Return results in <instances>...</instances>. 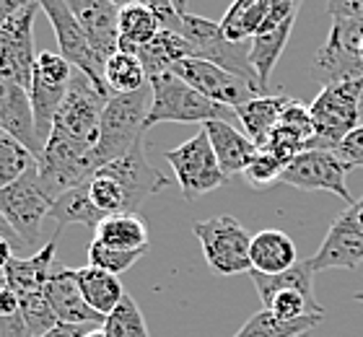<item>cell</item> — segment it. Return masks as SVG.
I'll use <instances>...</instances> for the list:
<instances>
[{
	"instance_id": "836d02e7",
	"label": "cell",
	"mask_w": 363,
	"mask_h": 337,
	"mask_svg": "<svg viewBox=\"0 0 363 337\" xmlns=\"http://www.w3.org/2000/svg\"><path fill=\"white\" fill-rule=\"evenodd\" d=\"M21 319L29 327L31 337L47 335L55 324L60 322L57 314L52 311V306H50V301L45 299V293H26V296H21Z\"/></svg>"
},
{
	"instance_id": "4fadbf2b",
	"label": "cell",
	"mask_w": 363,
	"mask_h": 337,
	"mask_svg": "<svg viewBox=\"0 0 363 337\" xmlns=\"http://www.w3.org/2000/svg\"><path fill=\"white\" fill-rule=\"evenodd\" d=\"M172 73L179 75L184 83H189L197 94H203L205 99H211V101H216L220 106H228V109H236V106H242L259 96L244 78L228 73L220 65L200 60V57L179 60L172 67Z\"/></svg>"
},
{
	"instance_id": "f546056e",
	"label": "cell",
	"mask_w": 363,
	"mask_h": 337,
	"mask_svg": "<svg viewBox=\"0 0 363 337\" xmlns=\"http://www.w3.org/2000/svg\"><path fill=\"white\" fill-rule=\"evenodd\" d=\"M267 0H234L220 18V31L228 42H252L265 21Z\"/></svg>"
},
{
	"instance_id": "6da1fadb",
	"label": "cell",
	"mask_w": 363,
	"mask_h": 337,
	"mask_svg": "<svg viewBox=\"0 0 363 337\" xmlns=\"http://www.w3.org/2000/svg\"><path fill=\"white\" fill-rule=\"evenodd\" d=\"M151 86V109L145 117V130H151L159 122H182V125H192V122H211V120H226L228 106H220L203 94H197L189 83H184L179 75L172 70H164L159 75L148 78Z\"/></svg>"
},
{
	"instance_id": "f907efd6",
	"label": "cell",
	"mask_w": 363,
	"mask_h": 337,
	"mask_svg": "<svg viewBox=\"0 0 363 337\" xmlns=\"http://www.w3.org/2000/svg\"><path fill=\"white\" fill-rule=\"evenodd\" d=\"M0 283H3V275H0Z\"/></svg>"
},
{
	"instance_id": "e575fe53",
	"label": "cell",
	"mask_w": 363,
	"mask_h": 337,
	"mask_svg": "<svg viewBox=\"0 0 363 337\" xmlns=\"http://www.w3.org/2000/svg\"><path fill=\"white\" fill-rule=\"evenodd\" d=\"M140 257H145V252H117V249L104 247V244L96 239L89 244V265L91 267L104 270V272L117 275V277L125 275Z\"/></svg>"
},
{
	"instance_id": "74e56055",
	"label": "cell",
	"mask_w": 363,
	"mask_h": 337,
	"mask_svg": "<svg viewBox=\"0 0 363 337\" xmlns=\"http://www.w3.org/2000/svg\"><path fill=\"white\" fill-rule=\"evenodd\" d=\"M333 153L340 158L342 164H348L350 169L363 166V125H358L353 133L345 135V138L333 148Z\"/></svg>"
},
{
	"instance_id": "f1b7e54d",
	"label": "cell",
	"mask_w": 363,
	"mask_h": 337,
	"mask_svg": "<svg viewBox=\"0 0 363 337\" xmlns=\"http://www.w3.org/2000/svg\"><path fill=\"white\" fill-rule=\"evenodd\" d=\"M325 316H303V319H278L267 309L250 316L244 327H239L234 337H306L311 330H317Z\"/></svg>"
},
{
	"instance_id": "9a60e30c",
	"label": "cell",
	"mask_w": 363,
	"mask_h": 337,
	"mask_svg": "<svg viewBox=\"0 0 363 337\" xmlns=\"http://www.w3.org/2000/svg\"><path fill=\"white\" fill-rule=\"evenodd\" d=\"M96 172L112 177L120 184L122 192H125V200H128V213H138L148 197L161 192L169 184L167 177L153 164H148L143 140H138L128 156L114 158V161L104 164L101 169H96Z\"/></svg>"
},
{
	"instance_id": "8992f818",
	"label": "cell",
	"mask_w": 363,
	"mask_h": 337,
	"mask_svg": "<svg viewBox=\"0 0 363 337\" xmlns=\"http://www.w3.org/2000/svg\"><path fill=\"white\" fill-rule=\"evenodd\" d=\"M192 233L203 247L205 263L216 275L228 277L252 270V236L234 216H216L208 221H197V223H192Z\"/></svg>"
},
{
	"instance_id": "603a6c76",
	"label": "cell",
	"mask_w": 363,
	"mask_h": 337,
	"mask_svg": "<svg viewBox=\"0 0 363 337\" xmlns=\"http://www.w3.org/2000/svg\"><path fill=\"white\" fill-rule=\"evenodd\" d=\"M104 247L117 249V252H148V226L138 213H122V216H109L94 228Z\"/></svg>"
},
{
	"instance_id": "30bf717a",
	"label": "cell",
	"mask_w": 363,
	"mask_h": 337,
	"mask_svg": "<svg viewBox=\"0 0 363 337\" xmlns=\"http://www.w3.org/2000/svg\"><path fill=\"white\" fill-rule=\"evenodd\" d=\"M361 42L363 23L350 21V18H333L325 45L319 47L314 57V73L319 75V81L335 83L363 78Z\"/></svg>"
},
{
	"instance_id": "52a82bcc",
	"label": "cell",
	"mask_w": 363,
	"mask_h": 337,
	"mask_svg": "<svg viewBox=\"0 0 363 337\" xmlns=\"http://www.w3.org/2000/svg\"><path fill=\"white\" fill-rule=\"evenodd\" d=\"M164 158L174 169L182 195L187 200H197L200 195H208L213 189L223 187L228 179L226 174L220 172L218 158L213 153V145L208 140L205 130L192 135L189 140H184L177 148L167 150Z\"/></svg>"
},
{
	"instance_id": "5bb4252c",
	"label": "cell",
	"mask_w": 363,
	"mask_h": 337,
	"mask_svg": "<svg viewBox=\"0 0 363 337\" xmlns=\"http://www.w3.org/2000/svg\"><path fill=\"white\" fill-rule=\"evenodd\" d=\"M363 263V226L358 218L356 202L348 205L330 226L317 255L309 257L314 272L325 270H356Z\"/></svg>"
},
{
	"instance_id": "f6af8a7d",
	"label": "cell",
	"mask_w": 363,
	"mask_h": 337,
	"mask_svg": "<svg viewBox=\"0 0 363 337\" xmlns=\"http://www.w3.org/2000/svg\"><path fill=\"white\" fill-rule=\"evenodd\" d=\"M172 3H174L177 13H179V16H184V13H187V0H172Z\"/></svg>"
},
{
	"instance_id": "2e32d148",
	"label": "cell",
	"mask_w": 363,
	"mask_h": 337,
	"mask_svg": "<svg viewBox=\"0 0 363 337\" xmlns=\"http://www.w3.org/2000/svg\"><path fill=\"white\" fill-rule=\"evenodd\" d=\"M81 23L96 60L104 65L114 53H120V8L109 0H65Z\"/></svg>"
},
{
	"instance_id": "ab89813d",
	"label": "cell",
	"mask_w": 363,
	"mask_h": 337,
	"mask_svg": "<svg viewBox=\"0 0 363 337\" xmlns=\"http://www.w3.org/2000/svg\"><path fill=\"white\" fill-rule=\"evenodd\" d=\"M327 13L333 18H350L363 23V0H327Z\"/></svg>"
},
{
	"instance_id": "7a4b0ae2",
	"label": "cell",
	"mask_w": 363,
	"mask_h": 337,
	"mask_svg": "<svg viewBox=\"0 0 363 337\" xmlns=\"http://www.w3.org/2000/svg\"><path fill=\"white\" fill-rule=\"evenodd\" d=\"M361 96L363 78L335 81L322 86V91L309 106L311 122H314L311 148L333 150L345 135L361 125Z\"/></svg>"
},
{
	"instance_id": "1f68e13d",
	"label": "cell",
	"mask_w": 363,
	"mask_h": 337,
	"mask_svg": "<svg viewBox=\"0 0 363 337\" xmlns=\"http://www.w3.org/2000/svg\"><path fill=\"white\" fill-rule=\"evenodd\" d=\"M34 164H37V158L26 145L13 140L11 135L0 133V189L11 187L16 179H21Z\"/></svg>"
},
{
	"instance_id": "ffe728a7",
	"label": "cell",
	"mask_w": 363,
	"mask_h": 337,
	"mask_svg": "<svg viewBox=\"0 0 363 337\" xmlns=\"http://www.w3.org/2000/svg\"><path fill=\"white\" fill-rule=\"evenodd\" d=\"M55 252H57V233L47 241L45 247L34 252L31 257H13L11 263L3 270V280H6L8 288H13L18 296H26V293H42L45 291L47 280L55 270Z\"/></svg>"
},
{
	"instance_id": "d4e9b609",
	"label": "cell",
	"mask_w": 363,
	"mask_h": 337,
	"mask_svg": "<svg viewBox=\"0 0 363 337\" xmlns=\"http://www.w3.org/2000/svg\"><path fill=\"white\" fill-rule=\"evenodd\" d=\"M76 280H78V288H81V296L86 299L96 314L106 316L112 314L114 309L120 306V301L125 299V288H122L120 277L117 275H109L104 270L99 267H91V265H84V267L76 270Z\"/></svg>"
},
{
	"instance_id": "5b68a950",
	"label": "cell",
	"mask_w": 363,
	"mask_h": 337,
	"mask_svg": "<svg viewBox=\"0 0 363 337\" xmlns=\"http://www.w3.org/2000/svg\"><path fill=\"white\" fill-rule=\"evenodd\" d=\"M55 197L47 192V187L39 179L37 164L16 179L11 187L0 189V218L8 223V228L16 233V239L34 247L42 236V221L50 216Z\"/></svg>"
},
{
	"instance_id": "d590c367",
	"label": "cell",
	"mask_w": 363,
	"mask_h": 337,
	"mask_svg": "<svg viewBox=\"0 0 363 337\" xmlns=\"http://www.w3.org/2000/svg\"><path fill=\"white\" fill-rule=\"evenodd\" d=\"M286 166H288L286 161H280L275 153L259 148V153L255 156V161L247 166L244 179H247V184H252L255 189H267V187H272V184H278V182L283 179Z\"/></svg>"
},
{
	"instance_id": "3957f363",
	"label": "cell",
	"mask_w": 363,
	"mask_h": 337,
	"mask_svg": "<svg viewBox=\"0 0 363 337\" xmlns=\"http://www.w3.org/2000/svg\"><path fill=\"white\" fill-rule=\"evenodd\" d=\"M151 101L145 99V89L135 94H112L101 114L99 140L94 148L99 169L114 158L128 156L138 140H143L145 117H148Z\"/></svg>"
},
{
	"instance_id": "681fc988",
	"label": "cell",
	"mask_w": 363,
	"mask_h": 337,
	"mask_svg": "<svg viewBox=\"0 0 363 337\" xmlns=\"http://www.w3.org/2000/svg\"><path fill=\"white\" fill-rule=\"evenodd\" d=\"M361 60H363V42H361Z\"/></svg>"
},
{
	"instance_id": "4316f807",
	"label": "cell",
	"mask_w": 363,
	"mask_h": 337,
	"mask_svg": "<svg viewBox=\"0 0 363 337\" xmlns=\"http://www.w3.org/2000/svg\"><path fill=\"white\" fill-rule=\"evenodd\" d=\"M294 23L296 21H288L275 31L257 34V37L250 42V65L255 67L257 81H259V89H262V94H265V96H267V86H270V75H272V70H275V65H278L283 50H286L288 39H291Z\"/></svg>"
},
{
	"instance_id": "4dcf8cb0",
	"label": "cell",
	"mask_w": 363,
	"mask_h": 337,
	"mask_svg": "<svg viewBox=\"0 0 363 337\" xmlns=\"http://www.w3.org/2000/svg\"><path fill=\"white\" fill-rule=\"evenodd\" d=\"M145 67L140 57L133 53H114L104 62V83L112 94H135L145 89Z\"/></svg>"
},
{
	"instance_id": "8fae6325",
	"label": "cell",
	"mask_w": 363,
	"mask_h": 337,
	"mask_svg": "<svg viewBox=\"0 0 363 337\" xmlns=\"http://www.w3.org/2000/svg\"><path fill=\"white\" fill-rule=\"evenodd\" d=\"M39 8L50 18V23H52L62 57L76 67L78 73H84L101 94H112L104 83V65L96 60V55L91 50L89 39H86L84 29L76 21V16L68 8V3L65 0H39Z\"/></svg>"
},
{
	"instance_id": "b9f144b4",
	"label": "cell",
	"mask_w": 363,
	"mask_h": 337,
	"mask_svg": "<svg viewBox=\"0 0 363 337\" xmlns=\"http://www.w3.org/2000/svg\"><path fill=\"white\" fill-rule=\"evenodd\" d=\"M89 324H68V322H57L52 330L42 337H86L89 335Z\"/></svg>"
},
{
	"instance_id": "7dc6e473",
	"label": "cell",
	"mask_w": 363,
	"mask_h": 337,
	"mask_svg": "<svg viewBox=\"0 0 363 337\" xmlns=\"http://www.w3.org/2000/svg\"><path fill=\"white\" fill-rule=\"evenodd\" d=\"M356 208H358V218H361V226H363V197L356 200Z\"/></svg>"
},
{
	"instance_id": "ac0fdd59",
	"label": "cell",
	"mask_w": 363,
	"mask_h": 337,
	"mask_svg": "<svg viewBox=\"0 0 363 337\" xmlns=\"http://www.w3.org/2000/svg\"><path fill=\"white\" fill-rule=\"evenodd\" d=\"M42 293H45V299L50 301V306H52V311L57 314L60 322L89 324V327L101 324V327H104V316L96 314V311L86 304L84 296H81V288H78V280H76V270L55 267Z\"/></svg>"
},
{
	"instance_id": "ee69618b",
	"label": "cell",
	"mask_w": 363,
	"mask_h": 337,
	"mask_svg": "<svg viewBox=\"0 0 363 337\" xmlns=\"http://www.w3.org/2000/svg\"><path fill=\"white\" fill-rule=\"evenodd\" d=\"M13 244H16V241L6 239V236H0V275H3L6 265L13 260Z\"/></svg>"
},
{
	"instance_id": "cb8c5ba5",
	"label": "cell",
	"mask_w": 363,
	"mask_h": 337,
	"mask_svg": "<svg viewBox=\"0 0 363 337\" xmlns=\"http://www.w3.org/2000/svg\"><path fill=\"white\" fill-rule=\"evenodd\" d=\"M117 29H120V53L138 55L159 37L161 21L153 8L143 6V3H130V6L120 8Z\"/></svg>"
},
{
	"instance_id": "d6a6232c",
	"label": "cell",
	"mask_w": 363,
	"mask_h": 337,
	"mask_svg": "<svg viewBox=\"0 0 363 337\" xmlns=\"http://www.w3.org/2000/svg\"><path fill=\"white\" fill-rule=\"evenodd\" d=\"M104 332L109 337H151L143 311H140V306L133 301L130 293H125V299L120 301V306L104 319Z\"/></svg>"
},
{
	"instance_id": "bcb514c9",
	"label": "cell",
	"mask_w": 363,
	"mask_h": 337,
	"mask_svg": "<svg viewBox=\"0 0 363 337\" xmlns=\"http://www.w3.org/2000/svg\"><path fill=\"white\" fill-rule=\"evenodd\" d=\"M86 337H109V335H106V332H104V327H99V330H91Z\"/></svg>"
},
{
	"instance_id": "e0dca14e",
	"label": "cell",
	"mask_w": 363,
	"mask_h": 337,
	"mask_svg": "<svg viewBox=\"0 0 363 337\" xmlns=\"http://www.w3.org/2000/svg\"><path fill=\"white\" fill-rule=\"evenodd\" d=\"M0 133L11 135L13 140L26 145L34 158H39L45 150V143L39 140L37 122H34L29 91L8 78H0Z\"/></svg>"
},
{
	"instance_id": "44dd1931",
	"label": "cell",
	"mask_w": 363,
	"mask_h": 337,
	"mask_svg": "<svg viewBox=\"0 0 363 337\" xmlns=\"http://www.w3.org/2000/svg\"><path fill=\"white\" fill-rule=\"evenodd\" d=\"M250 263L255 272L278 275V272H286V270H291L298 263V252H296L294 239H291L286 231L265 228V231H259L252 236Z\"/></svg>"
},
{
	"instance_id": "7402d4cb",
	"label": "cell",
	"mask_w": 363,
	"mask_h": 337,
	"mask_svg": "<svg viewBox=\"0 0 363 337\" xmlns=\"http://www.w3.org/2000/svg\"><path fill=\"white\" fill-rule=\"evenodd\" d=\"M288 104H291V96H270L267 94V96H257L247 104L236 106L234 114L236 120L242 122L244 135L257 143V148H265L267 138L275 130L280 114Z\"/></svg>"
},
{
	"instance_id": "7bdbcfd3",
	"label": "cell",
	"mask_w": 363,
	"mask_h": 337,
	"mask_svg": "<svg viewBox=\"0 0 363 337\" xmlns=\"http://www.w3.org/2000/svg\"><path fill=\"white\" fill-rule=\"evenodd\" d=\"M29 3H39V0H0V26H3L16 11H21V8L29 6Z\"/></svg>"
},
{
	"instance_id": "484cf974",
	"label": "cell",
	"mask_w": 363,
	"mask_h": 337,
	"mask_svg": "<svg viewBox=\"0 0 363 337\" xmlns=\"http://www.w3.org/2000/svg\"><path fill=\"white\" fill-rule=\"evenodd\" d=\"M50 218L55 223L68 226V223H78V226H89V228H96L101 221H104V213L91 202V192H89V182L78 184V187L65 189L62 195L55 197L52 210H50Z\"/></svg>"
},
{
	"instance_id": "9c48e42d",
	"label": "cell",
	"mask_w": 363,
	"mask_h": 337,
	"mask_svg": "<svg viewBox=\"0 0 363 337\" xmlns=\"http://www.w3.org/2000/svg\"><path fill=\"white\" fill-rule=\"evenodd\" d=\"M348 172L350 166L342 164L333 150L309 148L286 166L283 172V184H291L303 192H333L342 200L353 205V195L348 189Z\"/></svg>"
},
{
	"instance_id": "d6986e66",
	"label": "cell",
	"mask_w": 363,
	"mask_h": 337,
	"mask_svg": "<svg viewBox=\"0 0 363 337\" xmlns=\"http://www.w3.org/2000/svg\"><path fill=\"white\" fill-rule=\"evenodd\" d=\"M205 135L213 145V153L218 158L220 172L226 177H234V174H244L247 166L255 161V156L259 153L257 143L247 138L244 133L231 125L226 120H211L203 125Z\"/></svg>"
},
{
	"instance_id": "60d3db41",
	"label": "cell",
	"mask_w": 363,
	"mask_h": 337,
	"mask_svg": "<svg viewBox=\"0 0 363 337\" xmlns=\"http://www.w3.org/2000/svg\"><path fill=\"white\" fill-rule=\"evenodd\" d=\"M21 314V296L8 288L6 280L0 283V319H8V316Z\"/></svg>"
},
{
	"instance_id": "8d00e7d4",
	"label": "cell",
	"mask_w": 363,
	"mask_h": 337,
	"mask_svg": "<svg viewBox=\"0 0 363 337\" xmlns=\"http://www.w3.org/2000/svg\"><path fill=\"white\" fill-rule=\"evenodd\" d=\"M278 125L286 128L288 133H294L296 138H301V140L306 143V148H311V140H314V122H311L309 106H303L301 101L291 99V104L280 114Z\"/></svg>"
},
{
	"instance_id": "f35d334b",
	"label": "cell",
	"mask_w": 363,
	"mask_h": 337,
	"mask_svg": "<svg viewBox=\"0 0 363 337\" xmlns=\"http://www.w3.org/2000/svg\"><path fill=\"white\" fill-rule=\"evenodd\" d=\"M109 3H114L117 8L130 6V3H143V6H148V8L156 11V16H159V21H161V29L177 31V26H179L182 16L177 13V8H174L172 0H109Z\"/></svg>"
},
{
	"instance_id": "7c38bea8",
	"label": "cell",
	"mask_w": 363,
	"mask_h": 337,
	"mask_svg": "<svg viewBox=\"0 0 363 337\" xmlns=\"http://www.w3.org/2000/svg\"><path fill=\"white\" fill-rule=\"evenodd\" d=\"M39 3H29L21 11H16L3 26H0V78L18 83L29 91L31 73H34V16Z\"/></svg>"
},
{
	"instance_id": "c3c4849f",
	"label": "cell",
	"mask_w": 363,
	"mask_h": 337,
	"mask_svg": "<svg viewBox=\"0 0 363 337\" xmlns=\"http://www.w3.org/2000/svg\"><path fill=\"white\" fill-rule=\"evenodd\" d=\"M353 299H356V301H361V304H363V291H361V293H356V296H353Z\"/></svg>"
},
{
	"instance_id": "277c9868",
	"label": "cell",
	"mask_w": 363,
	"mask_h": 337,
	"mask_svg": "<svg viewBox=\"0 0 363 337\" xmlns=\"http://www.w3.org/2000/svg\"><path fill=\"white\" fill-rule=\"evenodd\" d=\"M177 31L189 42L192 57H200V60H208L213 65H220L228 73L244 78L252 89L257 91L259 96H265L262 89H259L257 73L250 65V42H228L223 37V31H220V23L208 21L203 16H192V13L182 16Z\"/></svg>"
},
{
	"instance_id": "83f0119b",
	"label": "cell",
	"mask_w": 363,
	"mask_h": 337,
	"mask_svg": "<svg viewBox=\"0 0 363 337\" xmlns=\"http://www.w3.org/2000/svg\"><path fill=\"white\" fill-rule=\"evenodd\" d=\"M138 57L143 62L145 75L151 78V75H159V73H164V70H172L179 60L192 57V47H189V42L182 37L179 31L161 29L159 37L153 39L145 50H140Z\"/></svg>"
},
{
	"instance_id": "ba28073f",
	"label": "cell",
	"mask_w": 363,
	"mask_h": 337,
	"mask_svg": "<svg viewBox=\"0 0 363 337\" xmlns=\"http://www.w3.org/2000/svg\"><path fill=\"white\" fill-rule=\"evenodd\" d=\"M70 78H73V65L62 55L52 53V50H42L37 55L34 73H31L29 99L42 143H47V138H50L55 117H57L62 101H65V94H68Z\"/></svg>"
}]
</instances>
